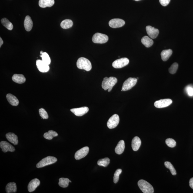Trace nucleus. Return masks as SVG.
Returning <instances> with one entry per match:
<instances>
[{
  "mask_svg": "<svg viewBox=\"0 0 193 193\" xmlns=\"http://www.w3.org/2000/svg\"><path fill=\"white\" fill-rule=\"evenodd\" d=\"M138 79V78H137V79Z\"/></svg>",
  "mask_w": 193,
  "mask_h": 193,
  "instance_id": "43",
  "label": "nucleus"
},
{
  "mask_svg": "<svg viewBox=\"0 0 193 193\" xmlns=\"http://www.w3.org/2000/svg\"><path fill=\"white\" fill-rule=\"evenodd\" d=\"M16 184L14 182H10L6 187V191L7 193H15L17 191Z\"/></svg>",
  "mask_w": 193,
  "mask_h": 193,
  "instance_id": "26",
  "label": "nucleus"
},
{
  "mask_svg": "<svg viewBox=\"0 0 193 193\" xmlns=\"http://www.w3.org/2000/svg\"><path fill=\"white\" fill-rule=\"evenodd\" d=\"M1 22L3 25L9 30L11 31L13 29V25L12 23L10 22L6 18H3L1 20Z\"/></svg>",
  "mask_w": 193,
  "mask_h": 193,
  "instance_id": "27",
  "label": "nucleus"
},
{
  "mask_svg": "<svg viewBox=\"0 0 193 193\" xmlns=\"http://www.w3.org/2000/svg\"><path fill=\"white\" fill-rule=\"evenodd\" d=\"M117 82V79L116 77H111L108 78L106 77L103 80L102 87L105 91L108 89V92H110Z\"/></svg>",
  "mask_w": 193,
  "mask_h": 193,
  "instance_id": "1",
  "label": "nucleus"
},
{
  "mask_svg": "<svg viewBox=\"0 0 193 193\" xmlns=\"http://www.w3.org/2000/svg\"><path fill=\"white\" fill-rule=\"evenodd\" d=\"M164 165L168 169H169L171 174L173 175H176L177 174L175 168H174L172 164L169 162L166 161L164 162Z\"/></svg>",
  "mask_w": 193,
  "mask_h": 193,
  "instance_id": "33",
  "label": "nucleus"
},
{
  "mask_svg": "<svg viewBox=\"0 0 193 193\" xmlns=\"http://www.w3.org/2000/svg\"><path fill=\"white\" fill-rule=\"evenodd\" d=\"M129 63V60L126 58L119 59L112 63V66L115 68H121L126 66Z\"/></svg>",
  "mask_w": 193,
  "mask_h": 193,
  "instance_id": "8",
  "label": "nucleus"
},
{
  "mask_svg": "<svg viewBox=\"0 0 193 193\" xmlns=\"http://www.w3.org/2000/svg\"><path fill=\"white\" fill-rule=\"evenodd\" d=\"M172 53V51L171 49L164 50L161 53L162 59L164 61H167L171 57Z\"/></svg>",
  "mask_w": 193,
  "mask_h": 193,
  "instance_id": "25",
  "label": "nucleus"
},
{
  "mask_svg": "<svg viewBox=\"0 0 193 193\" xmlns=\"http://www.w3.org/2000/svg\"><path fill=\"white\" fill-rule=\"evenodd\" d=\"M172 101L170 99H164L156 101L154 105L158 108H164L172 104Z\"/></svg>",
  "mask_w": 193,
  "mask_h": 193,
  "instance_id": "9",
  "label": "nucleus"
},
{
  "mask_svg": "<svg viewBox=\"0 0 193 193\" xmlns=\"http://www.w3.org/2000/svg\"><path fill=\"white\" fill-rule=\"evenodd\" d=\"M171 0H159L160 3L163 6H166L168 5Z\"/></svg>",
  "mask_w": 193,
  "mask_h": 193,
  "instance_id": "38",
  "label": "nucleus"
},
{
  "mask_svg": "<svg viewBox=\"0 0 193 193\" xmlns=\"http://www.w3.org/2000/svg\"><path fill=\"white\" fill-rule=\"evenodd\" d=\"M89 148L88 147H85L81 148L76 152L75 154V158L76 160H79L83 158L88 154Z\"/></svg>",
  "mask_w": 193,
  "mask_h": 193,
  "instance_id": "11",
  "label": "nucleus"
},
{
  "mask_svg": "<svg viewBox=\"0 0 193 193\" xmlns=\"http://www.w3.org/2000/svg\"><path fill=\"white\" fill-rule=\"evenodd\" d=\"M39 111L40 116L43 119H47L48 118V113L44 109L40 108Z\"/></svg>",
  "mask_w": 193,
  "mask_h": 193,
  "instance_id": "37",
  "label": "nucleus"
},
{
  "mask_svg": "<svg viewBox=\"0 0 193 193\" xmlns=\"http://www.w3.org/2000/svg\"><path fill=\"white\" fill-rule=\"evenodd\" d=\"M13 81L18 84L23 83L26 81V78L23 75L21 74H14L13 76Z\"/></svg>",
  "mask_w": 193,
  "mask_h": 193,
  "instance_id": "21",
  "label": "nucleus"
},
{
  "mask_svg": "<svg viewBox=\"0 0 193 193\" xmlns=\"http://www.w3.org/2000/svg\"><path fill=\"white\" fill-rule=\"evenodd\" d=\"M165 142L167 146L169 147H171V148H173V147H175L176 144V141L172 138H169L167 139L166 140Z\"/></svg>",
  "mask_w": 193,
  "mask_h": 193,
  "instance_id": "36",
  "label": "nucleus"
},
{
  "mask_svg": "<svg viewBox=\"0 0 193 193\" xmlns=\"http://www.w3.org/2000/svg\"><path fill=\"white\" fill-rule=\"evenodd\" d=\"M7 139L14 145H16L18 144V138L17 136L14 133H8L6 134Z\"/></svg>",
  "mask_w": 193,
  "mask_h": 193,
  "instance_id": "17",
  "label": "nucleus"
},
{
  "mask_svg": "<svg viewBox=\"0 0 193 193\" xmlns=\"http://www.w3.org/2000/svg\"><path fill=\"white\" fill-rule=\"evenodd\" d=\"M187 92L188 95L190 96H193V88L189 87L187 88Z\"/></svg>",
  "mask_w": 193,
  "mask_h": 193,
  "instance_id": "39",
  "label": "nucleus"
},
{
  "mask_svg": "<svg viewBox=\"0 0 193 193\" xmlns=\"http://www.w3.org/2000/svg\"><path fill=\"white\" fill-rule=\"evenodd\" d=\"M71 111L77 116H81L88 112L89 108L87 107H83L71 109Z\"/></svg>",
  "mask_w": 193,
  "mask_h": 193,
  "instance_id": "14",
  "label": "nucleus"
},
{
  "mask_svg": "<svg viewBox=\"0 0 193 193\" xmlns=\"http://www.w3.org/2000/svg\"><path fill=\"white\" fill-rule=\"evenodd\" d=\"M92 40L95 43L104 44L108 41V37L106 34L97 33L93 35Z\"/></svg>",
  "mask_w": 193,
  "mask_h": 193,
  "instance_id": "5",
  "label": "nucleus"
},
{
  "mask_svg": "<svg viewBox=\"0 0 193 193\" xmlns=\"http://www.w3.org/2000/svg\"><path fill=\"white\" fill-rule=\"evenodd\" d=\"M0 147L4 152L9 151L13 152L15 151V148L9 143L6 141H1L0 143Z\"/></svg>",
  "mask_w": 193,
  "mask_h": 193,
  "instance_id": "15",
  "label": "nucleus"
},
{
  "mask_svg": "<svg viewBox=\"0 0 193 193\" xmlns=\"http://www.w3.org/2000/svg\"><path fill=\"white\" fill-rule=\"evenodd\" d=\"M138 185L140 190L144 193H153L154 192V189L152 186L144 180H141L138 181Z\"/></svg>",
  "mask_w": 193,
  "mask_h": 193,
  "instance_id": "3",
  "label": "nucleus"
},
{
  "mask_svg": "<svg viewBox=\"0 0 193 193\" xmlns=\"http://www.w3.org/2000/svg\"><path fill=\"white\" fill-rule=\"evenodd\" d=\"M141 42L147 48L151 47L154 44V41L152 38L147 36H145L142 38Z\"/></svg>",
  "mask_w": 193,
  "mask_h": 193,
  "instance_id": "24",
  "label": "nucleus"
},
{
  "mask_svg": "<svg viewBox=\"0 0 193 193\" xmlns=\"http://www.w3.org/2000/svg\"><path fill=\"white\" fill-rule=\"evenodd\" d=\"M36 65L39 71L41 72H47L49 71V65L45 63L42 60H37Z\"/></svg>",
  "mask_w": 193,
  "mask_h": 193,
  "instance_id": "12",
  "label": "nucleus"
},
{
  "mask_svg": "<svg viewBox=\"0 0 193 193\" xmlns=\"http://www.w3.org/2000/svg\"><path fill=\"white\" fill-rule=\"evenodd\" d=\"M178 65L177 63H174L169 69V71L171 74H175L178 69Z\"/></svg>",
  "mask_w": 193,
  "mask_h": 193,
  "instance_id": "34",
  "label": "nucleus"
},
{
  "mask_svg": "<svg viewBox=\"0 0 193 193\" xmlns=\"http://www.w3.org/2000/svg\"><path fill=\"white\" fill-rule=\"evenodd\" d=\"M110 163V159L108 158H105L99 160L97 162V164L99 166L106 167L108 166Z\"/></svg>",
  "mask_w": 193,
  "mask_h": 193,
  "instance_id": "32",
  "label": "nucleus"
},
{
  "mask_svg": "<svg viewBox=\"0 0 193 193\" xmlns=\"http://www.w3.org/2000/svg\"><path fill=\"white\" fill-rule=\"evenodd\" d=\"M69 182H71V181L68 178H59L58 184L60 187L66 188L68 186Z\"/></svg>",
  "mask_w": 193,
  "mask_h": 193,
  "instance_id": "31",
  "label": "nucleus"
},
{
  "mask_svg": "<svg viewBox=\"0 0 193 193\" xmlns=\"http://www.w3.org/2000/svg\"><path fill=\"white\" fill-rule=\"evenodd\" d=\"M33 23L31 17L29 15L26 16L24 21V27L26 31H29L32 29Z\"/></svg>",
  "mask_w": 193,
  "mask_h": 193,
  "instance_id": "19",
  "label": "nucleus"
},
{
  "mask_svg": "<svg viewBox=\"0 0 193 193\" xmlns=\"http://www.w3.org/2000/svg\"><path fill=\"white\" fill-rule=\"evenodd\" d=\"M141 141L139 137L136 136L133 139L132 141V147L134 151H138L141 145Z\"/></svg>",
  "mask_w": 193,
  "mask_h": 193,
  "instance_id": "18",
  "label": "nucleus"
},
{
  "mask_svg": "<svg viewBox=\"0 0 193 193\" xmlns=\"http://www.w3.org/2000/svg\"><path fill=\"white\" fill-rule=\"evenodd\" d=\"M73 25V21L70 19H65L61 21V26L64 29L71 28Z\"/></svg>",
  "mask_w": 193,
  "mask_h": 193,
  "instance_id": "28",
  "label": "nucleus"
},
{
  "mask_svg": "<svg viewBox=\"0 0 193 193\" xmlns=\"http://www.w3.org/2000/svg\"><path fill=\"white\" fill-rule=\"evenodd\" d=\"M58 134L56 132L53 130H49L48 132H46L44 134V138L48 140H52L53 137H57Z\"/></svg>",
  "mask_w": 193,
  "mask_h": 193,
  "instance_id": "29",
  "label": "nucleus"
},
{
  "mask_svg": "<svg viewBox=\"0 0 193 193\" xmlns=\"http://www.w3.org/2000/svg\"><path fill=\"white\" fill-rule=\"evenodd\" d=\"M6 98L7 100L11 105L17 106L19 104V101L16 97L13 94L9 93L7 94Z\"/></svg>",
  "mask_w": 193,
  "mask_h": 193,
  "instance_id": "20",
  "label": "nucleus"
},
{
  "mask_svg": "<svg viewBox=\"0 0 193 193\" xmlns=\"http://www.w3.org/2000/svg\"><path fill=\"white\" fill-rule=\"evenodd\" d=\"M189 184L190 187L193 189V178L190 179L189 181Z\"/></svg>",
  "mask_w": 193,
  "mask_h": 193,
  "instance_id": "40",
  "label": "nucleus"
},
{
  "mask_svg": "<svg viewBox=\"0 0 193 193\" xmlns=\"http://www.w3.org/2000/svg\"><path fill=\"white\" fill-rule=\"evenodd\" d=\"M57 161L55 157L52 156H48L45 157L40 161L37 164L36 167L37 168H42L45 166L54 164Z\"/></svg>",
  "mask_w": 193,
  "mask_h": 193,
  "instance_id": "4",
  "label": "nucleus"
},
{
  "mask_svg": "<svg viewBox=\"0 0 193 193\" xmlns=\"http://www.w3.org/2000/svg\"><path fill=\"white\" fill-rule=\"evenodd\" d=\"M137 81V78H130L127 79L123 83L122 91H127L131 89L136 84Z\"/></svg>",
  "mask_w": 193,
  "mask_h": 193,
  "instance_id": "6",
  "label": "nucleus"
},
{
  "mask_svg": "<svg viewBox=\"0 0 193 193\" xmlns=\"http://www.w3.org/2000/svg\"><path fill=\"white\" fill-rule=\"evenodd\" d=\"M3 43V41L1 37L0 38V47H1Z\"/></svg>",
  "mask_w": 193,
  "mask_h": 193,
  "instance_id": "41",
  "label": "nucleus"
},
{
  "mask_svg": "<svg viewBox=\"0 0 193 193\" xmlns=\"http://www.w3.org/2000/svg\"><path fill=\"white\" fill-rule=\"evenodd\" d=\"M122 172V170L121 169H117L116 171L114 173V182L115 184H116L118 181L119 179L120 174H121Z\"/></svg>",
  "mask_w": 193,
  "mask_h": 193,
  "instance_id": "35",
  "label": "nucleus"
},
{
  "mask_svg": "<svg viewBox=\"0 0 193 193\" xmlns=\"http://www.w3.org/2000/svg\"><path fill=\"white\" fill-rule=\"evenodd\" d=\"M134 1H140V0H134Z\"/></svg>",
  "mask_w": 193,
  "mask_h": 193,
  "instance_id": "42",
  "label": "nucleus"
},
{
  "mask_svg": "<svg viewBox=\"0 0 193 193\" xmlns=\"http://www.w3.org/2000/svg\"><path fill=\"white\" fill-rule=\"evenodd\" d=\"M77 66L79 69L85 70L87 71H90L92 68L91 61L84 57H81L78 59L77 62Z\"/></svg>",
  "mask_w": 193,
  "mask_h": 193,
  "instance_id": "2",
  "label": "nucleus"
},
{
  "mask_svg": "<svg viewBox=\"0 0 193 193\" xmlns=\"http://www.w3.org/2000/svg\"><path fill=\"white\" fill-rule=\"evenodd\" d=\"M146 30L149 36L152 39L156 38L159 33V31L158 29L151 26H147L146 27Z\"/></svg>",
  "mask_w": 193,
  "mask_h": 193,
  "instance_id": "13",
  "label": "nucleus"
},
{
  "mask_svg": "<svg viewBox=\"0 0 193 193\" xmlns=\"http://www.w3.org/2000/svg\"><path fill=\"white\" fill-rule=\"evenodd\" d=\"M120 122L119 116L117 114H114L110 117L107 123V126L110 129L116 128Z\"/></svg>",
  "mask_w": 193,
  "mask_h": 193,
  "instance_id": "7",
  "label": "nucleus"
},
{
  "mask_svg": "<svg viewBox=\"0 0 193 193\" xmlns=\"http://www.w3.org/2000/svg\"><path fill=\"white\" fill-rule=\"evenodd\" d=\"M125 21L121 19H113L109 22V25L112 28H118L122 27L125 24Z\"/></svg>",
  "mask_w": 193,
  "mask_h": 193,
  "instance_id": "10",
  "label": "nucleus"
},
{
  "mask_svg": "<svg viewBox=\"0 0 193 193\" xmlns=\"http://www.w3.org/2000/svg\"><path fill=\"white\" fill-rule=\"evenodd\" d=\"M40 181L37 178L31 180L28 186V190L30 192L35 191L37 187L39 185Z\"/></svg>",
  "mask_w": 193,
  "mask_h": 193,
  "instance_id": "16",
  "label": "nucleus"
},
{
  "mask_svg": "<svg viewBox=\"0 0 193 193\" xmlns=\"http://www.w3.org/2000/svg\"><path fill=\"white\" fill-rule=\"evenodd\" d=\"M125 149V143L124 140H122L119 141L116 147L115 152L118 154H121L124 152Z\"/></svg>",
  "mask_w": 193,
  "mask_h": 193,
  "instance_id": "23",
  "label": "nucleus"
},
{
  "mask_svg": "<svg viewBox=\"0 0 193 193\" xmlns=\"http://www.w3.org/2000/svg\"><path fill=\"white\" fill-rule=\"evenodd\" d=\"M54 4V0H39V5L42 8L52 7Z\"/></svg>",
  "mask_w": 193,
  "mask_h": 193,
  "instance_id": "22",
  "label": "nucleus"
},
{
  "mask_svg": "<svg viewBox=\"0 0 193 193\" xmlns=\"http://www.w3.org/2000/svg\"><path fill=\"white\" fill-rule=\"evenodd\" d=\"M40 53L41 54L40 55V57L42 58V61H44V63L48 64V65H49V64H51V58H50L49 55L46 52H43L42 51H41L40 52Z\"/></svg>",
  "mask_w": 193,
  "mask_h": 193,
  "instance_id": "30",
  "label": "nucleus"
}]
</instances>
